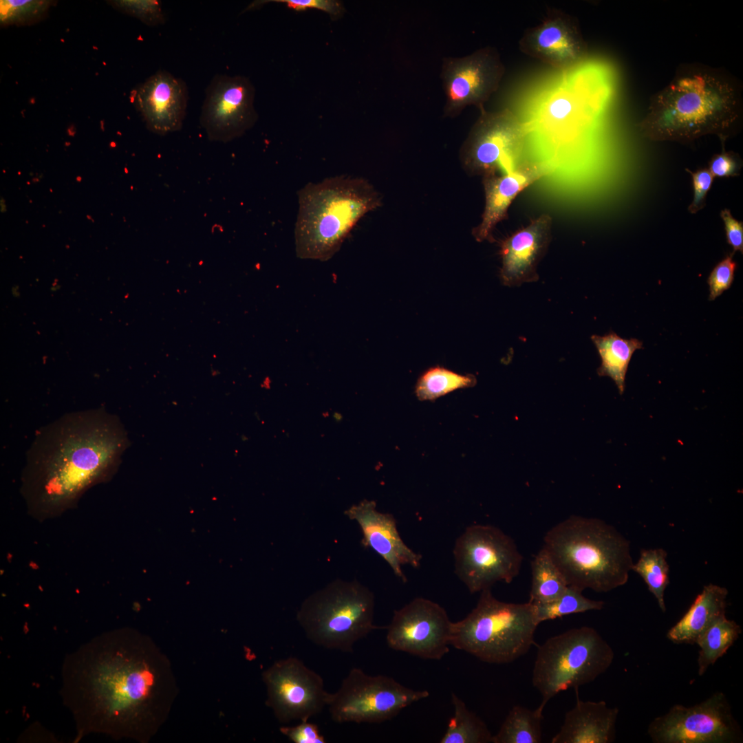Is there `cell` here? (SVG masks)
I'll return each mask as SVG.
<instances>
[{"label":"cell","instance_id":"obj_35","mask_svg":"<svg viewBox=\"0 0 743 743\" xmlns=\"http://www.w3.org/2000/svg\"><path fill=\"white\" fill-rule=\"evenodd\" d=\"M687 171L692 177L693 187V197L688 210L694 214L705 206L707 195L712 186L714 177L708 169H698L695 172Z\"/></svg>","mask_w":743,"mask_h":743},{"label":"cell","instance_id":"obj_12","mask_svg":"<svg viewBox=\"0 0 743 743\" xmlns=\"http://www.w3.org/2000/svg\"><path fill=\"white\" fill-rule=\"evenodd\" d=\"M262 676L266 703L281 723L308 721L327 705L330 693L323 678L296 657L274 662Z\"/></svg>","mask_w":743,"mask_h":743},{"label":"cell","instance_id":"obj_27","mask_svg":"<svg viewBox=\"0 0 743 743\" xmlns=\"http://www.w3.org/2000/svg\"><path fill=\"white\" fill-rule=\"evenodd\" d=\"M532 581L528 602L532 605L554 601L566 590L568 584L563 574L543 548L531 561Z\"/></svg>","mask_w":743,"mask_h":743},{"label":"cell","instance_id":"obj_25","mask_svg":"<svg viewBox=\"0 0 743 743\" xmlns=\"http://www.w3.org/2000/svg\"><path fill=\"white\" fill-rule=\"evenodd\" d=\"M544 707L541 704L535 710H530L521 705L514 706L498 732L493 735L492 743L541 742Z\"/></svg>","mask_w":743,"mask_h":743},{"label":"cell","instance_id":"obj_22","mask_svg":"<svg viewBox=\"0 0 743 743\" xmlns=\"http://www.w3.org/2000/svg\"><path fill=\"white\" fill-rule=\"evenodd\" d=\"M619 710L603 700L583 701L577 697L574 707L565 715L552 743H610L616 737Z\"/></svg>","mask_w":743,"mask_h":743},{"label":"cell","instance_id":"obj_30","mask_svg":"<svg viewBox=\"0 0 743 743\" xmlns=\"http://www.w3.org/2000/svg\"><path fill=\"white\" fill-rule=\"evenodd\" d=\"M667 556L663 548L642 550L638 561L632 568L643 578L663 612L666 611L665 590L669 583Z\"/></svg>","mask_w":743,"mask_h":743},{"label":"cell","instance_id":"obj_1","mask_svg":"<svg viewBox=\"0 0 743 743\" xmlns=\"http://www.w3.org/2000/svg\"><path fill=\"white\" fill-rule=\"evenodd\" d=\"M177 691L166 656L130 628L95 636L63 664L61 697L78 738L101 733L147 742L167 719Z\"/></svg>","mask_w":743,"mask_h":743},{"label":"cell","instance_id":"obj_19","mask_svg":"<svg viewBox=\"0 0 743 743\" xmlns=\"http://www.w3.org/2000/svg\"><path fill=\"white\" fill-rule=\"evenodd\" d=\"M349 519L355 520L363 533L362 544L378 553L389 566L394 574L406 583L402 566L418 568L422 556L411 549L402 540L396 519L391 514L377 510L374 501L364 499L345 511Z\"/></svg>","mask_w":743,"mask_h":743},{"label":"cell","instance_id":"obj_11","mask_svg":"<svg viewBox=\"0 0 743 743\" xmlns=\"http://www.w3.org/2000/svg\"><path fill=\"white\" fill-rule=\"evenodd\" d=\"M647 733L656 743H735L743 737L721 691L694 706L674 705L652 721Z\"/></svg>","mask_w":743,"mask_h":743},{"label":"cell","instance_id":"obj_7","mask_svg":"<svg viewBox=\"0 0 743 743\" xmlns=\"http://www.w3.org/2000/svg\"><path fill=\"white\" fill-rule=\"evenodd\" d=\"M374 593L367 587L356 580L337 579L307 597L297 620L315 645L351 653L358 640L386 628L374 625Z\"/></svg>","mask_w":743,"mask_h":743},{"label":"cell","instance_id":"obj_6","mask_svg":"<svg viewBox=\"0 0 743 743\" xmlns=\"http://www.w3.org/2000/svg\"><path fill=\"white\" fill-rule=\"evenodd\" d=\"M539 624L531 603L499 601L486 588L472 611L453 622L451 645L487 663H510L531 648Z\"/></svg>","mask_w":743,"mask_h":743},{"label":"cell","instance_id":"obj_24","mask_svg":"<svg viewBox=\"0 0 743 743\" xmlns=\"http://www.w3.org/2000/svg\"><path fill=\"white\" fill-rule=\"evenodd\" d=\"M591 339L601 359L598 374L610 377L622 394L629 363L634 352L643 347V343L636 338H623L614 332L605 336L593 335Z\"/></svg>","mask_w":743,"mask_h":743},{"label":"cell","instance_id":"obj_29","mask_svg":"<svg viewBox=\"0 0 743 743\" xmlns=\"http://www.w3.org/2000/svg\"><path fill=\"white\" fill-rule=\"evenodd\" d=\"M472 374L462 375L440 366L428 369L418 379L415 394L420 401H433L459 389L475 385Z\"/></svg>","mask_w":743,"mask_h":743},{"label":"cell","instance_id":"obj_21","mask_svg":"<svg viewBox=\"0 0 743 743\" xmlns=\"http://www.w3.org/2000/svg\"><path fill=\"white\" fill-rule=\"evenodd\" d=\"M543 173L537 165H520L501 175H484L485 206L482 220L473 231L475 239L482 241L489 239L495 226L506 217L515 197Z\"/></svg>","mask_w":743,"mask_h":743},{"label":"cell","instance_id":"obj_13","mask_svg":"<svg viewBox=\"0 0 743 743\" xmlns=\"http://www.w3.org/2000/svg\"><path fill=\"white\" fill-rule=\"evenodd\" d=\"M475 122L464 146L466 164L484 175L513 171L524 146L526 129L510 111L485 109Z\"/></svg>","mask_w":743,"mask_h":743},{"label":"cell","instance_id":"obj_5","mask_svg":"<svg viewBox=\"0 0 743 743\" xmlns=\"http://www.w3.org/2000/svg\"><path fill=\"white\" fill-rule=\"evenodd\" d=\"M297 195L295 248L303 259H331L360 219L381 204L367 181L345 175L309 183Z\"/></svg>","mask_w":743,"mask_h":743},{"label":"cell","instance_id":"obj_20","mask_svg":"<svg viewBox=\"0 0 743 743\" xmlns=\"http://www.w3.org/2000/svg\"><path fill=\"white\" fill-rule=\"evenodd\" d=\"M551 226L552 218L543 214L502 242L500 276L505 286L538 280L537 268L550 244Z\"/></svg>","mask_w":743,"mask_h":743},{"label":"cell","instance_id":"obj_15","mask_svg":"<svg viewBox=\"0 0 743 743\" xmlns=\"http://www.w3.org/2000/svg\"><path fill=\"white\" fill-rule=\"evenodd\" d=\"M452 623L438 603L416 597L394 612L386 627L387 643L396 651L440 660L449 651Z\"/></svg>","mask_w":743,"mask_h":743},{"label":"cell","instance_id":"obj_34","mask_svg":"<svg viewBox=\"0 0 743 743\" xmlns=\"http://www.w3.org/2000/svg\"><path fill=\"white\" fill-rule=\"evenodd\" d=\"M733 255H729L718 263L711 271L709 278L710 301L714 300L729 289L733 281L736 269V263L733 259Z\"/></svg>","mask_w":743,"mask_h":743},{"label":"cell","instance_id":"obj_28","mask_svg":"<svg viewBox=\"0 0 743 743\" xmlns=\"http://www.w3.org/2000/svg\"><path fill=\"white\" fill-rule=\"evenodd\" d=\"M454 709L441 743H488L493 735L485 722L470 711L454 693L451 694Z\"/></svg>","mask_w":743,"mask_h":743},{"label":"cell","instance_id":"obj_8","mask_svg":"<svg viewBox=\"0 0 743 743\" xmlns=\"http://www.w3.org/2000/svg\"><path fill=\"white\" fill-rule=\"evenodd\" d=\"M614 652L594 628L582 626L552 636L538 647L533 686L546 703L570 688L592 682L612 664Z\"/></svg>","mask_w":743,"mask_h":743},{"label":"cell","instance_id":"obj_33","mask_svg":"<svg viewBox=\"0 0 743 743\" xmlns=\"http://www.w3.org/2000/svg\"><path fill=\"white\" fill-rule=\"evenodd\" d=\"M112 5L121 12L133 16L148 25L164 23L165 15L159 1L122 0L113 1Z\"/></svg>","mask_w":743,"mask_h":743},{"label":"cell","instance_id":"obj_10","mask_svg":"<svg viewBox=\"0 0 743 743\" xmlns=\"http://www.w3.org/2000/svg\"><path fill=\"white\" fill-rule=\"evenodd\" d=\"M429 696L427 690L412 689L391 677L352 668L339 689L330 693L327 707L337 723H380Z\"/></svg>","mask_w":743,"mask_h":743},{"label":"cell","instance_id":"obj_4","mask_svg":"<svg viewBox=\"0 0 743 743\" xmlns=\"http://www.w3.org/2000/svg\"><path fill=\"white\" fill-rule=\"evenodd\" d=\"M568 585L607 592L625 585L634 564L629 541L598 518L572 515L550 528L543 547Z\"/></svg>","mask_w":743,"mask_h":743},{"label":"cell","instance_id":"obj_38","mask_svg":"<svg viewBox=\"0 0 743 743\" xmlns=\"http://www.w3.org/2000/svg\"><path fill=\"white\" fill-rule=\"evenodd\" d=\"M268 1L284 3L288 8L297 11L314 8L327 12L334 18L340 17L344 12L343 4L334 0H272Z\"/></svg>","mask_w":743,"mask_h":743},{"label":"cell","instance_id":"obj_18","mask_svg":"<svg viewBox=\"0 0 743 743\" xmlns=\"http://www.w3.org/2000/svg\"><path fill=\"white\" fill-rule=\"evenodd\" d=\"M133 102L147 128L164 136L181 129L188 103V88L183 80L159 70L134 91Z\"/></svg>","mask_w":743,"mask_h":743},{"label":"cell","instance_id":"obj_16","mask_svg":"<svg viewBox=\"0 0 743 743\" xmlns=\"http://www.w3.org/2000/svg\"><path fill=\"white\" fill-rule=\"evenodd\" d=\"M255 88L245 76L215 75L205 91L200 124L211 141L227 142L256 122Z\"/></svg>","mask_w":743,"mask_h":743},{"label":"cell","instance_id":"obj_26","mask_svg":"<svg viewBox=\"0 0 743 743\" xmlns=\"http://www.w3.org/2000/svg\"><path fill=\"white\" fill-rule=\"evenodd\" d=\"M741 627L726 615L716 620L697 639L699 647L698 675H704L711 665L722 657L739 638Z\"/></svg>","mask_w":743,"mask_h":743},{"label":"cell","instance_id":"obj_3","mask_svg":"<svg viewBox=\"0 0 743 743\" xmlns=\"http://www.w3.org/2000/svg\"><path fill=\"white\" fill-rule=\"evenodd\" d=\"M740 96L735 81L718 69L686 66L652 98L640 131L653 141L687 142L707 135L724 140L740 118Z\"/></svg>","mask_w":743,"mask_h":743},{"label":"cell","instance_id":"obj_14","mask_svg":"<svg viewBox=\"0 0 743 743\" xmlns=\"http://www.w3.org/2000/svg\"><path fill=\"white\" fill-rule=\"evenodd\" d=\"M505 68L498 52L484 47L463 57H447L442 61L440 78L445 94L444 115L457 116L468 106L480 111L497 91Z\"/></svg>","mask_w":743,"mask_h":743},{"label":"cell","instance_id":"obj_9","mask_svg":"<svg viewBox=\"0 0 743 743\" xmlns=\"http://www.w3.org/2000/svg\"><path fill=\"white\" fill-rule=\"evenodd\" d=\"M453 557L455 573L472 594L497 582L511 583L523 561L515 541L487 524L468 526L455 541Z\"/></svg>","mask_w":743,"mask_h":743},{"label":"cell","instance_id":"obj_36","mask_svg":"<svg viewBox=\"0 0 743 743\" xmlns=\"http://www.w3.org/2000/svg\"><path fill=\"white\" fill-rule=\"evenodd\" d=\"M742 166V160L737 153L724 150L711 158L708 169L714 177H734L740 174Z\"/></svg>","mask_w":743,"mask_h":743},{"label":"cell","instance_id":"obj_17","mask_svg":"<svg viewBox=\"0 0 743 743\" xmlns=\"http://www.w3.org/2000/svg\"><path fill=\"white\" fill-rule=\"evenodd\" d=\"M522 53L560 70L571 69L586 56L582 34L568 15L553 13L526 30L519 41Z\"/></svg>","mask_w":743,"mask_h":743},{"label":"cell","instance_id":"obj_23","mask_svg":"<svg viewBox=\"0 0 743 743\" xmlns=\"http://www.w3.org/2000/svg\"><path fill=\"white\" fill-rule=\"evenodd\" d=\"M728 593L718 585L704 586L687 612L669 629L668 639L677 644H696L710 625L725 615Z\"/></svg>","mask_w":743,"mask_h":743},{"label":"cell","instance_id":"obj_2","mask_svg":"<svg viewBox=\"0 0 743 743\" xmlns=\"http://www.w3.org/2000/svg\"><path fill=\"white\" fill-rule=\"evenodd\" d=\"M129 441L104 408L66 413L37 433L26 456L25 490L44 506L69 504L117 468Z\"/></svg>","mask_w":743,"mask_h":743},{"label":"cell","instance_id":"obj_37","mask_svg":"<svg viewBox=\"0 0 743 743\" xmlns=\"http://www.w3.org/2000/svg\"><path fill=\"white\" fill-rule=\"evenodd\" d=\"M280 732L294 743H325V737L320 733L316 724L302 721L297 726H283Z\"/></svg>","mask_w":743,"mask_h":743},{"label":"cell","instance_id":"obj_31","mask_svg":"<svg viewBox=\"0 0 743 743\" xmlns=\"http://www.w3.org/2000/svg\"><path fill=\"white\" fill-rule=\"evenodd\" d=\"M579 588L568 585L565 592L550 602L532 605L538 622L554 620L564 616L603 608V601L586 598Z\"/></svg>","mask_w":743,"mask_h":743},{"label":"cell","instance_id":"obj_32","mask_svg":"<svg viewBox=\"0 0 743 743\" xmlns=\"http://www.w3.org/2000/svg\"><path fill=\"white\" fill-rule=\"evenodd\" d=\"M52 1L1 0L0 21L2 25L25 24L39 19Z\"/></svg>","mask_w":743,"mask_h":743},{"label":"cell","instance_id":"obj_39","mask_svg":"<svg viewBox=\"0 0 743 743\" xmlns=\"http://www.w3.org/2000/svg\"><path fill=\"white\" fill-rule=\"evenodd\" d=\"M720 217L724 222L726 241L732 246L733 252L743 250V224L733 217L730 210L723 209Z\"/></svg>","mask_w":743,"mask_h":743}]
</instances>
